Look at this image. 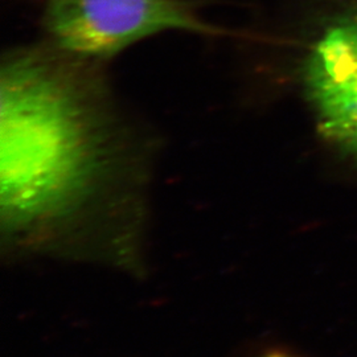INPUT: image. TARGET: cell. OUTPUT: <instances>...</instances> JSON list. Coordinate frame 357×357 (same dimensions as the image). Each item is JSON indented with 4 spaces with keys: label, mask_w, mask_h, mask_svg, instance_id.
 I'll use <instances>...</instances> for the list:
<instances>
[{
    "label": "cell",
    "mask_w": 357,
    "mask_h": 357,
    "mask_svg": "<svg viewBox=\"0 0 357 357\" xmlns=\"http://www.w3.org/2000/svg\"><path fill=\"white\" fill-rule=\"evenodd\" d=\"M153 153L100 63L51 44L16 48L0 72V248L143 277Z\"/></svg>",
    "instance_id": "6da1fadb"
},
{
    "label": "cell",
    "mask_w": 357,
    "mask_h": 357,
    "mask_svg": "<svg viewBox=\"0 0 357 357\" xmlns=\"http://www.w3.org/2000/svg\"><path fill=\"white\" fill-rule=\"evenodd\" d=\"M294 59L319 141L357 168V0H315Z\"/></svg>",
    "instance_id": "7a4b0ae2"
},
{
    "label": "cell",
    "mask_w": 357,
    "mask_h": 357,
    "mask_svg": "<svg viewBox=\"0 0 357 357\" xmlns=\"http://www.w3.org/2000/svg\"><path fill=\"white\" fill-rule=\"evenodd\" d=\"M253 357H298L293 355V354H289L286 351H281V349H271V351H266V352H262V354H258Z\"/></svg>",
    "instance_id": "277c9868"
},
{
    "label": "cell",
    "mask_w": 357,
    "mask_h": 357,
    "mask_svg": "<svg viewBox=\"0 0 357 357\" xmlns=\"http://www.w3.org/2000/svg\"><path fill=\"white\" fill-rule=\"evenodd\" d=\"M41 16L48 44L100 64L167 31L222 33L193 0H45Z\"/></svg>",
    "instance_id": "3957f363"
}]
</instances>
